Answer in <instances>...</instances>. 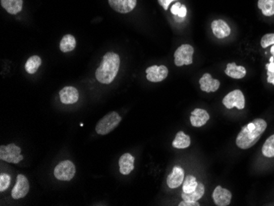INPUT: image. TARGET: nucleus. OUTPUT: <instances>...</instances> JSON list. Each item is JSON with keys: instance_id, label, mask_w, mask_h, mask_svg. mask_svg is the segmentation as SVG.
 Masks as SVG:
<instances>
[{"instance_id": "nucleus-19", "label": "nucleus", "mask_w": 274, "mask_h": 206, "mask_svg": "<svg viewBox=\"0 0 274 206\" xmlns=\"http://www.w3.org/2000/svg\"><path fill=\"white\" fill-rule=\"evenodd\" d=\"M1 5L9 14L15 15L22 11L23 0H1Z\"/></svg>"}, {"instance_id": "nucleus-7", "label": "nucleus", "mask_w": 274, "mask_h": 206, "mask_svg": "<svg viewBox=\"0 0 274 206\" xmlns=\"http://www.w3.org/2000/svg\"><path fill=\"white\" fill-rule=\"evenodd\" d=\"M245 97L243 93L240 90H235L232 92L228 93L223 99L224 106L231 110L233 108H237L238 110H243L245 108Z\"/></svg>"}, {"instance_id": "nucleus-1", "label": "nucleus", "mask_w": 274, "mask_h": 206, "mask_svg": "<svg viewBox=\"0 0 274 206\" xmlns=\"http://www.w3.org/2000/svg\"><path fill=\"white\" fill-rule=\"evenodd\" d=\"M267 123L263 119H254L251 123L241 129L237 137V146L242 149H247L259 141L262 134L265 132Z\"/></svg>"}, {"instance_id": "nucleus-8", "label": "nucleus", "mask_w": 274, "mask_h": 206, "mask_svg": "<svg viewBox=\"0 0 274 206\" xmlns=\"http://www.w3.org/2000/svg\"><path fill=\"white\" fill-rule=\"evenodd\" d=\"M30 190L28 180L22 174H19L17 178V182L12 190V197L14 199H22L27 195Z\"/></svg>"}, {"instance_id": "nucleus-21", "label": "nucleus", "mask_w": 274, "mask_h": 206, "mask_svg": "<svg viewBox=\"0 0 274 206\" xmlns=\"http://www.w3.org/2000/svg\"><path fill=\"white\" fill-rule=\"evenodd\" d=\"M191 145V138L190 136H187L183 132H179L177 134L173 146L177 149H186Z\"/></svg>"}, {"instance_id": "nucleus-24", "label": "nucleus", "mask_w": 274, "mask_h": 206, "mask_svg": "<svg viewBox=\"0 0 274 206\" xmlns=\"http://www.w3.org/2000/svg\"><path fill=\"white\" fill-rule=\"evenodd\" d=\"M258 7L263 15L267 17L274 15V0H259Z\"/></svg>"}, {"instance_id": "nucleus-23", "label": "nucleus", "mask_w": 274, "mask_h": 206, "mask_svg": "<svg viewBox=\"0 0 274 206\" xmlns=\"http://www.w3.org/2000/svg\"><path fill=\"white\" fill-rule=\"evenodd\" d=\"M41 59L37 55H34L29 58L26 65H25V69L27 71L29 74H34L37 72L38 69L41 65Z\"/></svg>"}, {"instance_id": "nucleus-11", "label": "nucleus", "mask_w": 274, "mask_h": 206, "mask_svg": "<svg viewBox=\"0 0 274 206\" xmlns=\"http://www.w3.org/2000/svg\"><path fill=\"white\" fill-rule=\"evenodd\" d=\"M213 199L216 205L227 206L230 204L232 193L221 186H217L213 191Z\"/></svg>"}, {"instance_id": "nucleus-30", "label": "nucleus", "mask_w": 274, "mask_h": 206, "mask_svg": "<svg viewBox=\"0 0 274 206\" xmlns=\"http://www.w3.org/2000/svg\"><path fill=\"white\" fill-rule=\"evenodd\" d=\"M260 44L263 48H267L270 45H273L274 34H266L265 35H263L262 39H261Z\"/></svg>"}, {"instance_id": "nucleus-4", "label": "nucleus", "mask_w": 274, "mask_h": 206, "mask_svg": "<svg viewBox=\"0 0 274 206\" xmlns=\"http://www.w3.org/2000/svg\"><path fill=\"white\" fill-rule=\"evenodd\" d=\"M21 148L15 144L8 145H1L0 147V159L5 162L10 164H18L23 160V156L21 154Z\"/></svg>"}, {"instance_id": "nucleus-16", "label": "nucleus", "mask_w": 274, "mask_h": 206, "mask_svg": "<svg viewBox=\"0 0 274 206\" xmlns=\"http://www.w3.org/2000/svg\"><path fill=\"white\" fill-rule=\"evenodd\" d=\"M191 123L193 127H200L204 126L209 119V114L206 110L195 109L191 113Z\"/></svg>"}, {"instance_id": "nucleus-9", "label": "nucleus", "mask_w": 274, "mask_h": 206, "mask_svg": "<svg viewBox=\"0 0 274 206\" xmlns=\"http://www.w3.org/2000/svg\"><path fill=\"white\" fill-rule=\"evenodd\" d=\"M169 69L167 67L161 65V66L149 67L146 69V77L148 81L151 82H160L168 77Z\"/></svg>"}, {"instance_id": "nucleus-26", "label": "nucleus", "mask_w": 274, "mask_h": 206, "mask_svg": "<svg viewBox=\"0 0 274 206\" xmlns=\"http://www.w3.org/2000/svg\"><path fill=\"white\" fill-rule=\"evenodd\" d=\"M262 153L267 158L274 157V135L266 140L265 143L263 144Z\"/></svg>"}, {"instance_id": "nucleus-10", "label": "nucleus", "mask_w": 274, "mask_h": 206, "mask_svg": "<svg viewBox=\"0 0 274 206\" xmlns=\"http://www.w3.org/2000/svg\"><path fill=\"white\" fill-rule=\"evenodd\" d=\"M111 8L120 14H127L136 8V0H108Z\"/></svg>"}, {"instance_id": "nucleus-15", "label": "nucleus", "mask_w": 274, "mask_h": 206, "mask_svg": "<svg viewBox=\"0 0 274 206\" xmlns=\"http://www.w3.org/2000/svg\"><path fill=\"white\" fill-rule=\"evenodd\" d=\"M213 35L218 39H224L230 35L231 29L226 22L223 20H215L211 24Z\"/></svg>"}, {"instance_id": "nucleus-20", "label": "nucleus", "mask_w": 274, "mask_h": 206, "mask_svg": "<svg viewBox=\"0 0 274 206\" xmlns=\"http://www.w3.org/2000/svg\"><path fill=\"white\" fill-rule=\"evenodd\" d=\"M204 194V186L200 182L198 183L197 187L191 193L182 192V197L186 201H198Z\"/></svg>"}, {"instance_id": "nucleus-33", "label": "nucleus", "mask_w": 274, "mask_h": 206, "mask_svg": "<svg viewBox=\"0 0 274 206\" xmlns=\"http://www.w3.org/2000/svg\"><path fill=\"white\" fill-rule=\"evenodd\" d=\"M271 54H272V56H273L274 58V44L272 45V47H271Z\"/></svg>"}, {"instance_id": "nucleus-3", "label": "nucleus", "mask_w": 274, "mask_h": 206, "mask_svg": "<svg viewBox=\"0 0 274 206\" xmlns=\"http://www.w3.org/2000/svg\"><path fill=\"white\" fill-rule=\"evenodd\" d=\"M122 121V118L117 112H111L103 117L95 126V131L99 135H107L114 131Z\"/></svg>"}, {"instance_id": "nucleus-28", "label": "nucleus", "mask_w": 274, "mask_h": 206, "mask_svg": "<svg viewBox=\"0 0 274 206\" xmlns=\"http://www.w3.org/2000/svg\"><path fill=\"white\" fill-rule=\"evenodd\" d=\"M11 182V177L7 173H2L0 176V191H6Z\"/></svg>"}, {"instance_id": "nucleus-14", "label": "nucleus", "mask_w": 274, "mask_h": 206, "mask_svg": "<svg viewBox=\"0 0 274 206\" xmlns=\"http://www.w3.org/2000/svg\"><path fill=\"white\" fill-rule=\"evenodd\" d=\"M184 181V170L180 167L175 166L173 173L168 177L167 184L169 188H178Z\"/></svg>"}, {"instance_id": "nucleus-18", "label": "nucleus", "mask_w": 274, "mask_h": 206, "mask_svg": "<svg viewBox=\"0 0 274 206\" xmlns=\"http://www.w3.org/2000/svg\"><path fill=\"white\" fill-rule=\"evenodd\" d=\"M225 73L228 75V77L234 78V79H241V78L246 77V70L244 67L237 66L236 63H231V64H228Z\"/></svg>"}, {"instance_id": "nucleus-2", "label": "nucleus", "mask_w": 274, "mask_h": 206, "mask_svg": "<svg viewBox=\"0 0 274 206\" xmlns=\"http://www.w3.org/2000/svg\"><path fill=\"white\" fill-rule=\"evenodd\" d=\"M120 67V58L114 52H108L103 56L100 65L97 68L95 77L102 84L112 83Z\"/></svg>"}, {"instance_id": "nucleus-17", "label": "nucleus", "mask_w": 274, "mask_h": 206, "mask_svg": "<svg viewBox=\"0 0 274 206\" xmlns=\"http://www.w3.org/2000/svg\"><path fill=\"white\" fill-rule=\"evenodd\" d=\"M135 158L129 153H126L121 156L119 160L120 173L123 175H128L134 169Z\"/></svg>"}, {"instance_id": "nucleus-12", "label": "nucleus", "mask_w": 274, "mask_h": 206, "mask_svg": "<svg viewBox=\"0 0 274 206\" xmlns=\"http://www.w3.org/2000/svg\"><path fill=\"white\" fill-rule=\"evenodd\" d=\"M60 100L64 105H73L79 99L78 90L73 86H66L60 91Z\"/></svg>"}, {"instance_id": "nucleus-27", "label": "nucleus", "mask_w": 274, "mask_h": 206, "mask_svg": "<svg viewBox=\"0 0 274 206\" xmlns=\"http://www.w3.org/2000/svg\"><path fill=\"white\" fill-rule=\"evenodd\" d=\"M171 13L180 18H184L187 14V7L180 3H176L171 8Z\"/></svg>"}, {"instance_id": "nucleus-5", "label": "nucleus", "mask_w": 274, "mask_h": 206, "mask_svg": "<svg viewBox=\"0 0 274 206\" xmlns=\"http://www.w3.org/2000/svg\"><path fill=\"white\" fill-rule=\"evenodd\" d=\"M194 48L190 44H182L174 54L176 66L191 65L193 63Z\"/></svg>"}, {"instance_id": "nucleus-31", "label": "nucleus", "mask_w": 274, "mask_h": 206, "mask_svg": "<svg viewBox=\"0 0 274 206\" xmlns=\"http://www.w3.org/2000/svg\"><path fill=\"white\" fill-rule=\"evenodd\" d=\"M158 4L165 9V10H168L169 5H171V3L177 1V0H158Z\"/></svg>"}, {"instance_id": "nucleus-25", "label": "nucleus", "mask_w": 274, "mask_h": 206, "mask_svg": "<svg viewBox=\"0 0 274 206\" xmlns=\"http://www.w3.org/2000/svg\"><path fill=\"white\" fill-rule=\"evenodd\" d=\"M198 183L196 181V178L192 175L187 176L184 182H183V186H182V191L185 193H191L195 191L197 187Z\"/></svg>"}, {"instance_id": "nucleus-13", "label": "nucleus", "mask_w": 274, "mask_h": 206, "mask_svg": "<svg viewBox=\"0 0 274 206\" xmlns=\"http://www.w3.org/2000/svg\"><path fill=\"white\" fill-rule=\"evenodd\" d=\"M200 89L204 92H215L218 90L220 86V81L213 79L209 73H205L200 80Z\"/></svg>"}, {"instance_id": "nucleus-29", "label": "nucleus", "mask_w": 274, "mask_h": 206, "mask_svg": "<svg viewBox=\"0 0 274 206\" xmlns=\"http://www.w3.org/2000/svg\"><path fill=\"white\" fill-rule=\"evenodd\" d=\"M274 58L273 56L270 58V63L266 65V69L267 73V82L272 84L274 86Z\"/></svg>"}, {"instance_id": "nucleus-32", "label": "nucleus", "mask_w": 274, "mask_h": 206, "mask_svg": "<svg viewBox=\"0 0 274 206\" xmlns=\"http://www.w3.org/2000/svg\"><path fill=\"white\" fill-rule=\"evenodd\" d=\"M179 206H200V203L198 201H183L181 202L180 204H178Z\"/></svg>"}, {"instance_id": "nucleus-22", "label": "nucleus", "mask_w": 274, "mask_h": 206, "mask_svg": "<svg viewBox=\"0 0 274 206\" xmlns=\"http://www.w3.org/2000/svg\"><path fill=\"white\" fill-rule=\"evenodd\" d=\"M77 45V41L74 36L72 35H64L60 42V49L64 53H68L73 51Z\"/></svg>"}, {"instance_id": "nucleus-6", "label": "nucleus", "mask_w": 274, "mask_h": 206, "mask_svg": "<svg viewBox=\"0 0 274 206\" xmlns=\"http://www.w3.org/2000/svg\"><path fill=\"white\" fill-rule=\"evenodd\" d=\"M53 173L58 180L71 181L76 173V167L70 160H64L55 167Z\"/></svg>"}]
</instances>
